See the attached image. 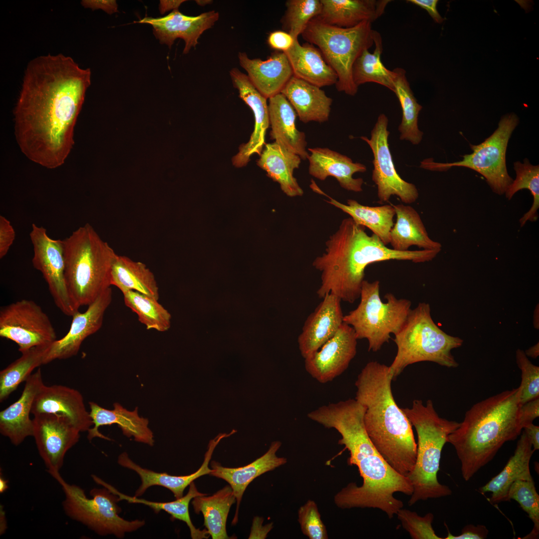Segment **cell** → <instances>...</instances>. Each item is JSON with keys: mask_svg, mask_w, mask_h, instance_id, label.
Returning <instances> with one entry per match:
<instances>
[{"mask_svg": "<svg viewBox=\"0 0 539 539\" xmlns=\"http://www.w3.org/2000/svg\"><path fill=\"white\" fill-rule=\"evenodd\" d=\"M90 84V69L62 54L28 63L13 114L17 142L29 159L48 169L64 163Z\"/></svg>", "mask_w": 539, "mask_h": 539, "instance_id": "cell-1", "label": "cell"}, {"mask_svg": "<svg viewBox=\"0 0 539 539\" xmlns=\"http://www.w3.org/2000/svg\"><path fill=\"white\" fill-rule=\"evenodd\" d=\"M365 411L355 399H349L322 406L307 417L339 433L341 437L338 443L349 452L348 464L357 467L363 480L360 486L350 483L336 493L335 505L341 509H378L392 519L404 506L394 494L411 496L413 487L408 478L391 467L370 440L364 424Z\"/></svg>", "mask_w": 539, "mask_h": 539, "instance_id": "cell-2", "label": "cell"}, {"mask_svg": "<svg viewBox=\"0 0 539 539\" xmlns=\"http://www.w3.org/2000/svg\"><path fill=\"white\" fill-rule=\"evenodd\" d=\"M325 252L312 266L321 272L316 291L319 298L332 293L341 301L353 303L359 298L365 270L370 264L389 260L421 263L432 261L441 250L398 251L386 247L374 234L351 218L344 219L325 243Z\"/></svg>", "mask_w": 539, "mask_h": 539, "instance_id": "cell-3", "label": "cell"}, {"mask_svg": "<svg viewBox=\"0 0 539 539\" xmlns=\"http://www.w3.org/2000/svg\"><path fill=\"white\" fill-rule=\"evenodd\" d=\"M392 380L389 366L369 362L355 381V399L365 408V428L377 450L391 467L407 477L415 466L417 445L410 422L394 398Z\"/></svg>", "mask_w": 539, "mask_h": 539, "instance_id": "cell-4", "label": "cell"}, {"mask_svg": "<svg viewBox=\"0 0 539 539\" xmlns=\"http://www.w3.org/2000/svg\"><path fill=\"white\" fill-rule=\"evenodd\" d=\"M520 396L518 387L475 404L449 435L447 443L456 450L466 481L490 462L506 442L521 435Z\"/></svg>", "mask_w": 539, "mask_h": 539, "instance_id": "cell-5", "label": "cell"}, {"mask_svg": "<svg viewBox=\"0 0 539 539\" xmlns=\"http://www.w3.org/2000/svg\"><path fill=\"white\" fill-rule=\"evenodd\" d=\"M402 410L415 428L418 438L415 466L407 476L413 487L408 505L451 495L449 487L439 482L437 474L443 448L460 423L440 417L431 400L426 405L421 400H414L411 408Z\"/></svg>", "mask_w": 539, "mask_h": 539, "instance_id": "cell-6", "label": "cell"}, {"mask_svg": "<svg viewBox=\"0 0 539 539\" xmlns=\"http://www.w3.org/2000/svg\"><path fill=\"white\" fill-rule=\"evenodd\" d=\"M63 241L68 291L78 307L88 305L110 287L112 268L117 255L89 224Z\"/></svg>", "mask_w": 539, "mask_h": 539, "instance_id": "cell-7", "label": "cell"}, {"mask_svg": "<svg viewBox=\"0 0 539 539\" xmlns=\"http://www.w3.org/2000/svg\"><path fill=\"white\" fill-rule=\"evenodd\" d=\"M397 350L389 366L393 380L408 365L422 361L436 363L448 368L459 364L451 353L463 340L447 334L433 321L429 303L420 302L411 310L401 329L393 339Z\"/></svg>", "mask_w": 539, "mask_h": 539, "instance_id": "cell-8", "label": "cell"}, {"mask_svg": "<svg viewBox=\"0 0 539 539\" xmlns=\"http://www.w3.org/2000/svg\"><path fill=\"white\" fill-rule=\"evenodd\" d=\"M372 23L364 21L350 28L311 19L301 34L308 43L316 45L326 62L336 72L335 86L338 91L353 96L358 90L352 79L354 62L365 49L374 44Z\"/></svg>", "mask_w": 539, "mask_h": 539, "instance_id": "cell-9", "label": "cell"}, {"mask_svg": "<svg viewBox=\"0 0 539 539\" xmlns=\"http://www.w3.org/2000/svg\"><path fill=\"white\" fill-rule=\"evenodd\" d=\"M357 307L344 315L343 322L353 329L357 339H366L368 351L377 352L389 342L390 335L403 327L411 310L408 299L398 298L393 293L380 296V282L364 280Z\"/></svg>", "mask_w": 539, "mask_h": 539, "instance_id": "cell-10", "label": "cell"}, {"mask_svg": "<svg viewBox=\"0 0 539 539\" xmlns=\"http://www.w3.org/2000/svg\"><path fill=\"white\" fill-rule=\"evenodd\" d=\"M49 474L64 492L62 506L65 514L98 535L123 538L126 533L135 531L145 524L144 520L130 521L121 518L119 514L122 510L117 505L118 497L106 488L93 489L90 492L92 498L89 499L80 487L66 482L59 472Z\"/></svg>", "mask_w": 539, "mask_h": 539, "instance_id": "cell-11", "label": "cell"}, {"mask_svg": "<svg viewBox=\"0 0 539 539\" xmlns=\"http://www.w3.org/2000/svg\"><path fill=\"white\" fill-rule=\"evenodd\" d=\"M519 122L514 113L502 117L497 129L482 143L470 144L473 153L462 156L463 159L453 163H436L432 159L421 162V167L432 171H446L453 166L464 167L475 170L486 179L492 191L502 195L513 179L509 175L506 154L509 140Z\"/></svg>", "mask_w": 539, "mask_h": 539, "instance_id": "cell-12", "label": "cell"}, {"mask_svg": "<svg viewBox=\"0 0 539 539\" xmlns=\"http://www.w3.org/2000/svg\"><path fill=\"white\" fill-rule=\"evenodd\" d=\"M0 336L14 342L21 353L56 340L47 315L34 301L25 299L1 307Z\"/></svg>", "mask_w": 539, "mask_h": 539, "instance_id": "cell-13", "label": "cell"}, {"mask_svg": "<svg viewBox=\"0 0 539 539\" xmlns=\"http://www.w3.org/2000/svg\"><path fill=\"white\" fill-rule=\"evenodd\" d=\"M33 249L32 263L42 274L56 306L72 316L79 311L68 291L64 275L63 241L50 238L43 227L32 224L29 234Z\"/></svg>", "mask_w": 539, "mask_h": 539, "instance_id": "cell-14", "label": "cell"}, {"mask_svg": "<svg viewBox=\"0 0 539 539\" xmlns=\"http://www.w3.org/2000/svg\"><path fill=\"white\" fill-rule=\"evenodd\" d=\"M388 119L384 114L379 115L371 132V137L361 139L370 146L373 155L372 180L377 187L379 202H387L392 195L405 204L414 203L419 193L416 186L407 182L397 173L389 149L387 130Z\"/></svg>", "mask_w": 539, "mask_h": 539, "instance_id": "cell-15", "label": "cell"}, {"mask_svg": "<svg viewBox=\"0 0 539 539\" xmlns=\"http://www.w3.org/2000/svg\"><path fill=\"white\" fill-rule=\"evenodd\" d=\"M32 421V436L48 473L59 472L66 453L78 442L81 432L60 415L39 414Z\"/></svg>", "mask_w": 539, "mask_h": 539, "instance_id": "cell-16", "label": "cell"}, {"mask_svg": "<svg viewBox=\"0 0 539 539\" xmlns=\"http://www.w3.org/2000/svg\"><path fill=\"white\" fill-rule=\"evenodd\" d=\"M357 340L352 327L343 322L332 337L304 359L306 371L321 383L332 381L347 369L356 355Z\"/></svg>", "mask_w": 539, "mask_h": 539, "instance_id": "cell-17", "label": "cell"}, {"mask_svg": "<svg viewBox=\"0 0 539 539\" xmlns=\"http://www.w3.org/2000/svg\"><path fill=\"white\" fill-rule=\"evenodd\" d=\"M110 287L103 291L84 312L79 311L72 317L68 332L51 343L45 354L44 364L56 359H65L75 356L83 341L101 327L104 315L112 301Z\"/></svg>", "mask_w": 539, "mask_h": 539, "instance_id": "cell-18", "label": "cell"}, {"mask_svg": "<svg viewBox=\"0 0 539 539\" xmlns=\"http://www.w3.org/2000/svg\"><path fill=\"white\" fill-rule=\"evenodd\" d=\"M219 17V13L215 10L192 16L176 9L163 17L147 16L134 22L151 25L155 37L170 48L177 38L183 39L185 43L183 53L187 54L192 47H195L201 34L211 28Z\"/></svg>", "mask_w": 539, "mask_h": 539, "instance_id": "cell-19", "label": "cell"}, {"mask_svg": "<svg viewBox=\"0 0 539 539\" xmlns=\"http://www.w3.org/2000/svg\"><path fill=\"white\" fill-rule=\"evenodd\" d=\"M230 76L240 98L252 109L254 116L253 131L248 142L243 144L232 159L236 167L245 166L254 154L261 155L265 144L266 131L270 125L267 99L254 87L247 75L236 68L231 70Z\"/></svg>", "mask_w": 539, "mask_h": 539, "instance_id": "cell-20", "label": "cell"}, {"mask_svg": "<svg viewBox=\"0 0 539 539\" xmlns=\"http://www.w3.org/2000/svg\"><path fill=\"white\" fill-rule=\"evenodd\" d=\"M322 299L307 317L298 337V348L304 359L319 350L343 322L340 299L332 293Z\"/></svg>", "mask_w": 539, "mask_h": 539, "instance_id": "cell-21", "label": "cell"}, {"mask_svg": "<svg viewBox=\"0 0 539 539\" xmlns=\"http://www.w3.org/2000/svg\"><path fill=\"white\" fill-rule=\"evenodd\" d=\"M83 400L82 394L76 389L61 385H44L34 399L31 414L64 416L80 432H84L90 428L93 423Z\"/></svg>", "mask_w": 539, "mask_h": 539, "instance_id": "cell-22", "label": "cell"}, {"mask_svg": "<svg viewBox=\"0 0 539 539\" xmlns=\"http://www.w3.org/2000/svg\"><path fill=\"white\" fill-rule=\"evenodd\" d=\"M229 436L226 433L220 434L209 442L204 461L197 471L185 476H173L167 473H159L144 468L134 462L127 453H121L118 457V463L121 466L135 471L140 477L141 484L135 493L136 497L142 496L146 491L153 486H162L171 491L176 499L183 496L185 489L197 478L213 472L209 464L215 447L224 438Z\"/></svg>", "mask_w": 539, "mask_h": 539, "instance_id": "cell-23", "label": "cell"}, {"mask_svg": "<svg viewBox=\"0 0 539 539\" xmlns=\"http://www.w3.org/2000/svg\"><path fill=\"white\" fill-rule=\"evenodd\" d=\"M44 385L39 368L25 381L21 395L17 401L0 412V432L14 445L32 436L33 421L30 418L34 399Z\"/></svg>", "mask_w": 539, "mask_h": 539, "instance_id": "cell-24", "label": "cell"}, {"mask_svg": "<svg viewBox=\"0 0 539 539\" xmlns=\"http://www.w3.org/2000/svg\"><path fill=\"white\" fill-rule=\"evenodd\" d=\"M238 58L251 83L267 99L280 93L293 75L288 59L283 52H275L266 60L250 59L246 53L240 52Z\"/></svg>", "mask_w": 539, "mask_h": 539, "instance_id": "cell-25", "label": "cell"}, {"mask_svg": "<svg viewBox=\"0 0 539 539\" xmlns=\"http://www.w3.org/2000/svg\"><path fill=\"white\" fill-rule=\"evenodd\" d=\"M307 157L309 165L308 172L315 178L323 181L327 177H334L343 189L354 192L362 191L363 180L354 178L357 172L366 171V166L353 162L348 157L327 148H308Z\"/></svg>", "mask_w": 539, "mask_h": 539, "instance_id": "cell-26", "label": "cell"}, {"mask_svg": "<svg viewBox=\"0 0 539 539\" xmlns=\"http://www.w3.org/2000/svg\"><path fill=\"white\" fill-rule=\"evenodd\" d=\"M90 416L94 426L88 431L87 438L91 441L98 437L110 440L99 431L101 426L117 424L123 434L127 437H133L135 441L153 446L154 443L152 431L148 427L147 419L139 416L138 408L130 411L118 403L113 404V409L109 410L94 402H89Z\"/></svg>", "mask_w": 539, "mask_h": 539, "instance_id": "cell-27", "label": "cell"}, {"mask_svg": "<svg viewBox=\"0 0 539 539\" xmlns=\"http://www.w3.org/2000/svg\"><path fill=\"white\" fill-rule=\"evenodd\" d=\"M281 445L279 441H273L263 455L250 464L241 467H225L216 461H212L211 462L213 472L210 475L228 482L236 497L237 508L232 525H236L238 522L240 503L250 483L261 475L286 463L287 459L285 458L278 457L276 454Z\"/></svg>", "mask_w": 539, "mask_h": 539, "instance_id": "cell-28", "label": "cell"}, {"mask_svg": "<svg viewBox=\"0 0 539 539\" xmlns=\"http://www.w3.org/2000/svg\"><path fill=\"white\" fill-rule=\"evenodd\" d=\"M268 107L271 138L301 159H306L309 153L305 135L297 129V114L286 98L281 93L276 94L269 99Z\"/></svg>", "mask_w": 539, "mask_h": 539, "instance_id": "cell-29", "label": "cell"}, {"mask_svg": "<svg viewBox=\"0 0 539 539\" xmlns=\"http://www.w3.org/2000/svg\"><path fill=\"white\" fill-rule=\"evenodd\" d=\"M321 9L316 17L326 24L342 28L364 21L372 22L381 16L389 0H320Z\"/></svg>", "mask_w": 539, "mask_h": 539, "instance_id": "cell-30", "label": "cell"}, {"mask_svg": "<svg viewBox=\"0 0 539 539\" xmlns=\"http://www.w3.org/2000/svg\"><path fill=\"white\" fill-rule=\"evenodd\" d=\"M280 93L302 122L322 123L328 120L332 100L320 87L293 75Z\"/></svg>", "mask_w": 539, "mask_h": 539, "instance_id": "cell-31", "label": "cell"}, {"mask_svg": "<svg viewBox=\"0 0 539 539\" xmlns=\"http://www.w3.org/2000/svg\"><path fill=\"white\" fill-rule=\"evenodd\" d=\"M514 455L502 471L479 489L482 493H492L490 502L497 504L507 501L509 490L517 480H533L530 462L535 451L525 432L523 431Z\"/></svg>", "mask_w": 539, "mask_h": 539, "instance_id": "cell-32", "label": "cell"}, {"mask_svg": "<svg viewBox=\"0 0 539 539\" xmlns=\"http://www.w3.org/2000/svg\"><path fill=\"white\" fill-rule=\"evenodd\" d=\"M284 53L294 76L320 88L336 83V72L313 44L307 42L301 45L295 39L291 47Z\"/></svg>", "mask_w": 539, "mask_h": 539, "instance_id": "cell-33", "label": "cell"}, {"mask_svg": "<svg viewBox=\"0 0 539 539\" xmlns=\"http://www.w3.org/2000/svg\"><path fill=\"white\" fill-rule=\"evenodd\" d=\"M257 165L266 172L267 175L278 183L282 192L287 196H301L303 191L293 176L295 169L299 167L300 157L275 142L266 144Z\"/></svg>", "mask_w": 539, "mask_h": 539, "instance_id": "cell-34", "label": "cell"}, {"mask_svg": "<svg viewBox=\"0 0 539 539\" xmlns=\"http://www.w3.org/2000/svg\"><path fill=\"white\" fill-rule=\"evenodd\" d=\"M396 215L390 235V244L393 250L404 252L411 246L422 250H441V244L432 240L417 211L402 204L392 205Z\"/></svg>", "mask_w": 539, "mask_h": 539, "instance_id": "cell-35", "label": "cell"}, {"mask_svg": "<svg viewBox=\"0 0 539 539\" xmlns=\"http://www.w3.org/2000/svg\"><path fill=\"white\" fill-rule=\"evenodd\" d=\"M310 187L314 192L327 197L328 203L348 214L355 223L369 229L385 245L390 244V232L395 215L392 205L370 207L361 205L353 199L348 200L347 204H344L324 193L312 180Z\"/></svg>", "mask_w": 539, "mask_h": 539, "instance_id": "cell-36", "label": "cell"}, {"mask_svg": "<svg viewBox=\"0 0 539 539\" xmlns=\"http://www.w3.org/2000/svg\"><path fill=\"white\" fill-rule=\"evenodd\" d=\"M111 284L123 294L134 290L158 300L159 298V288L153 272L144 264L126 256H116L111 270Z\"/></svg>", "mask_w": 539, "mask_h": 539, "instance_id": "cell-37", "label": "cell"}, {"mask_svg": "<svg viewBox=\"0 0 539 539\" xmlns=\"http://www.w3.org/2000/svg\"><path fill=\"white\" fill-rule=\"evenodd\" d=\"M197 496L192 505L196 514L202 513L208 534L213 539H230L226 523L230 508L236 501L230 486H226L210 496Z\"/></svg>", "mask_w": 539, "mask_h": 539, "instance_id": "cell-38", "label": "cell"}, {"mask_svg": "<svg viewBox=\"0 0 539 539\" xmlns=\"http://www.w3.org/2000/svg\"><path fill=\"white\" fill-rule=\"evenodd\" d=\"M93 480L116 495L119 501L125 500L130 503L142 504L151 508L157 514L161 510L170 514L172 518L185 522L188 526L191 538L193 539H207L210 536L207 530H200L197 529L192 523L190 518L189 506L190 501L197 496L208 495L199 492L194 482L189 485L187 494L176 500L168 502H156L148 501L135 496L132 497L118 491L115 488L95 475H92Z\"/></svg>", "mask_w": 539, "mask_h": 539, "instance_id": "cell-39", "label": "cell"}, {"mask_svg": "<svg viewBox=\"0 0 539 539\" xmlns=\"http://www.w3.org/2000/svg\"><path fill=\"white\" fill-rule=\"evenodd\" d=\"M393 71L395 73L394 93L400 102L402 110V121L398 128L400 139L417 145L421 141L423 135L418 126V117L422 106L417 102L414 96L407 79L405 70L401 68H396Z\"/></svg>", "mask_w": 539, "mask_h": 539, "instance_id": "cell-40", "label": "cell"}, {"mask_svg": "<svg viewBox=\"0 0 539 539\" xmlns=\"http://www.w3.org/2000/svg\"><path fill=\"white\" fill-rule=\"evenodd\" d=\"M373 41V52L364 50L354 63L352 70L353 82L357 87L367 82L376 83L394 92L395 73L393 70L386 68L381 60L382 40L380 34L376 30L374 31Z\"/></svg>", "mask_w": 539, "mask_h": 539, "instance_id": "cell-41", "label": "cell"}, {"mask_svg": "<svg viewBox=\"0 0 539 539\" xmlns=\"http://www.w3.org/2000/svg\"><path fill=\"white\" fill-rule=\"evenodd\" d=\"M50 345V344H49ZM48 345L32 347L0 372V401L5 400L19 385L31 375L36 368L44 364Z\"/></svg>", "mask_w": 539, "mask_h": 539, "instance_id": "cell-42", "label": "cell"}, {"mask_svg": "<svg viewBox=\"0 0 539 539\" xmlns=\"http://www.w3.org/2000/svg\"><path fill=\"white\" fill-rule=\"evenodd\" d=\"M125 305L138 316L139 321L148 330L164 332L171 324V315L158 300L138 291L129 290L123 293Z\"/></svg>", "mask_w": 539, "mask_h": 539, "instance_id": "cell-43", "label": "cell"}, {"mask_svg": "<svg viewBox=\"0 0 539 539\" xmlns=\"http://www.w3.org/2000/svg\"><path fill=\"white\" fill-rule=\"evenodd\" d=\"M516 177L505 193L506 198L510 200L516 193L527 189L530 191L533 197V203L530 210L520 219L521 227L528 221L535 222L538 220V210L539 208V166L533 165L527 158L523 163L517 161L514 163Z\"/></svg>", "mask_w": 539, "mask_h": 539, "instance_id": "cell-44", "label": "cell"}, {"mask_svg": "<svg viewBox=\"0 0 539 539\" xmlns=\"http://www.w3.org/2000/svg\"><path fill=\"white\" fill-rule=\"evenodd\" d=\"M281 19L282 28L293 38L298 39L309 22L319 15L321 9L320 0H288Z\"/></svg>", "mask_w": 539, "mask_h": 539, "instance_id": "cell-45", "label": "cell"}, {"mask_svg": "<svg viewBox=\"0 0 539 539\" xmlns=\"http://www.w3.org/2000/svg\"><path fill=\"white\" fill-rule=\"evenodd\" d=\"M514 500L534 524L532 531L522 539H537L539 535V495L533 480H517L510 487L507 501Z\"/></svg>", "mask_w": 539, "mask_h": 539, "instance_id": "cell-46", "label": "cell"}, {"mask_svg": "<svg viewBox=\"0 0 539 539\" xmlns=\"http://www.w3.org/2000/svg\"><path fill=\"white\" fill-rule=\"evenodd\" d=\"M516 358L521 371V382L519 387L522 405L539 398V367L533 364L522 349H517Z\"/></svg>", "mask_w": 539, "mask_h": 539, "instance_id": "cell-47", "label": "cell"}, {"mask_svg": "<svg viewBox=\"0 0 539 539\" xmlns=\"http://www.w3.org/2000/svg\"><path fill=\"white\" fill-rule=\"evenodd\" d=\"M396 515L401 522L403 528L409 534L412 539H442L436 534L432 527L434 519L433 514L428 513L421 517L415 512L402 508Z\"/></svg>", "mask_w": 539, "mask_h": 539, "instance_id": "cell-48", "label": "cell"}, {"mask_svg": "<svg viewBox=\"0 0 539 539\" xmlns=\"http://www.w3.org/2000/svg\"><path fill=\"white\" fill-rule=\"evenodd\" d=\"M298 522L302 534L309 539L328 538L326 528L314 501L309 500L299 508Z\"/></svg>", "mask_w": 539, "mask_h": 539, "instance_id": "cell-49", "label": "cell"}, {"mask_svg": "<svg viewBox=\"0 0 539 539\" xmlns=\"http://www.w3.org/2000/svg\"><path fill=\"white\" fill-rule=\"evenodd\" d=\"M15 233L10 222L0 216V259L6 256L15 239Z\"/></svg>", "mask_w": 539, "mask_h": 539, "instance_id": "cell-50", "label": "cell"}, {"mask_svg": "<svg viewBox=\"0 0 539 539\" xmlns=\"http://www.w3.org/2000/svg\"><path fill=\"white\" fill-rule=\"evenodd\" d=\"M294 39L285 31L276 30L269 35L268 42L272 48L281 52H286L292 46Z\"/></svg>", "mask_w": 539, "mask_h": 539, "instance_id": "cell-51", "label": "cell"}, {"mask_svg": "<svg viewBox=\"0 0 539 539\" xmlns=\"http://www.w3.org/2000/svg\"><path fill=\"white\" fill-rule=\"evenodd\" d=\"M489 531L485 526L468 525L465 526L458 536H454L450 532L445 539H486Z\"/></svg>", "mask_w": 539, "mask_h": 539, "instance_id": "cell-52", "label": "cell"}, {"mask_svg": "<svg viewBox=\"0 0 539 539\" xmlns=\"http://www.w3.org/2000/svg\"><path fill=\"white\" fill-rule=\"evenodd\" d=\"M539 416V398L521 405L520 409V420L523 428L533 423L534 420Z\"/></svg>", "mask_w": 539, "mask_h": 539, "instance_id": "cell-53", "label": "cell"}, {"mask_svg": "<svg viewBox=\"0 0 539 539\" xmlns=\"http://www.w3.org/2000/svg\"><path fill=\"white\" fill-rule=\"evenodd\" d=\"M81 4L84 7L92 10L102 9L108 14L118 11V4L115 0H83Z\"/></svg>", "mask_w": 539, "mask_h": 539, "instance_id": "cell-54", "label": "cell"}, {"mask_svg": "<svg viewBox=\"0 0 539 539\" xmlns=\"http://www.w3.org/2000/svg\"><path fill=\"white\" fill-rule=\"evenodd\" d=\"M407 1L425 9L436 22L441 23L443 21L444 18L439 14L437 9L438 0H409Z\"/></svg>", "mask_w": 539, "mask_h": 539, "instance_id": "cell-55", "label": "cell"}, {"mask_svg": "<svg viewBox=\"0 0 539 539\" xmlns=\"http://www.w3.org/2000/svg\"><path fill=\"white\" fill-rule=\"evenodd\" d=\"M263 519L256 517L254 518L249 539H266L272 528V524L263 526Z\"/></svg>", "mask_w": 539, "mask_h": 539, "instance_id": "cell-56", "label": "cell"}, {"mask_svg": "<svg viewBox=\"0 0 539 539\" xmlns=\"http://www.w3.org/2000/svg\"><path fill=\"white\" fill-rule=\"evenodd\" d=\"M524 431L528 436L533 450L535 451L539 449V427L533 423L526 426Z\"/></svg>", "mask_w": 539, "mask_h": 539, "instance_id": "cell-57", "label": "cell"}, {"mask_svg": "<svg viewBox=\"0 0 539 539\" xmlns=\"http://www.w3.org/2000/svg\"><path fill=\"white\" fill-rule=\"evenodd\" d=\"M185 1V0H161L159 5V11L161 14H164L171 10L178 9L181 4Z\"/></svg>", "mask_w": 539, "mask_h": 539, "instance_id": "cell-58", "label": "cell"}, {"mask_svg": "<svg viewBox=\"0 0 539 539\" xmlns=\"http://www.w3.org/2000/svg\"><path fill=\"white\" fill-rule=\"evenodd\" d=\"M525 352L527 356L534 358L538 357L539 355V343L528 349Z\"/></svg>", "mask_w": 539, "mask_h": 539, "instance_id": "cell-59", "label": "cell"}, {"mask_svg": "<svg viewBox=\"0 0 539 539\" xmlns=\"http://www.w3.org/2000/svg\"><path fill=\"white\" fill-rule=\"evenodd\" d=\"M7 481L0 477V492L3 493L7 489Z\"/></svg>", "mask_w": 539, "mask_h": 539, "instance_id": "cell-60", "label": "cell"}, {"mask_svg": "<svg viewBox=\"0 0 539 539\" xmlns=\"http://www.w3.org/2000/svg\"><path fill=\"white\" fill-rule=\"evenodd\" d=\"M195 1L196 2V3H198V4H199V5H200L201 6H204V5L207 4L211 3V2H212L211 0H195Z\"/></svg>", "mask_w": 539, "mask_h": 539, "instance_id": "cell-61", "label": "cell"}]
</instances>
